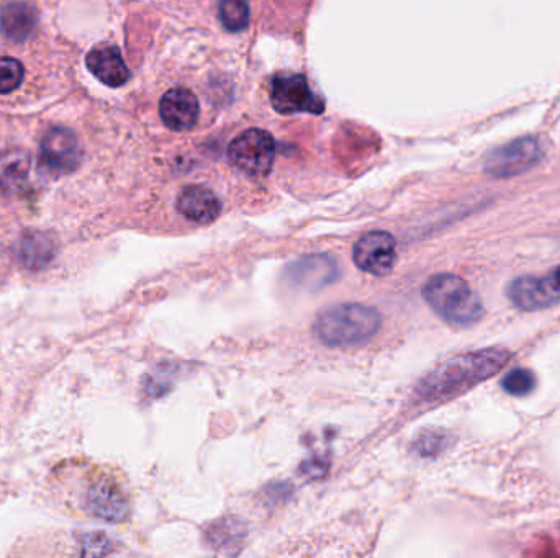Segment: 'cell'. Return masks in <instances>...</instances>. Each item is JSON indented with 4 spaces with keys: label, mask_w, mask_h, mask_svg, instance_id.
Masks as SVG:
<instances>
[{
    "label": "cell",
    "mask_w": 560,
    "mask_h": 558,
    "mask_svg": "<svg viewBox=\"0 0 560 558\" xmlns=\"http://www.w3.org/2000/svg\"><path fill=\"white\" fill-rule=\"evenodd\" d=\"M271 102L277 112L284 115L299 112L320 115L325 110L323 100L313 94L307 79L300 74L276 77L272 84Z\"/></svg>",
    "instance_id": "8"
},
{
    "label": "cell",
    "mask_w": 560,
    "mask_h": 558,
    "mask_svg": "<svg viewBox=\"0 0 560 558\" xmlns=\"http://www.w3.org/2000/svg\"><path fill=\"white\" fill-rule=\"evenodd\" d=\"M220 20L228 32H241L249 25V5L246 0H220Z\"/></svg>",
    "instance_id": "17"
},
{
    "label": "cell",
    "mask_w": 560,
    "mask_h": 558,
    "mask_svg": "<svg viewBox=\"0 0 560 558\" xmlns=\"http://www.w3.org/2000/svg\"><path fill=\"white\" fill-rule=\"evenodd\" d=\"M510 357V352L503 349H484L461 354L426 375L418 383L416 393L423 401L449 400L498 374Z\"/></svg>",
    "instance_id": "1"
},
{
    "label": "cell",
    "mask_w": 560,
    "mask_h": 558,
    "mask_svg": "<svg viewBox=\"0 0 560 558\" xmlns=\"http://www.w3.org/2000/svg\"><path fill=\"white\" fill-rule=\"evenodd\" d=\"M177 210L187 220L208 225L222 213V202L212 190L202 185H189L177 198Z\"/></svg>",
    "instance_id": "13"
},
{
    "label": "cell",
    "mask_w": 560,
    "mask_h": 558,
    "mask_svg": "<svg viewBox=\"0 0 560 558\" xmlns=\"http://www.w3.org/2000/svg\"><path fill=\"white\" fill-rule=\"evenodd\" d=\"M87 68L105 86L120 87L127 84L130 71L117 46L99 45L87 54Z\"/></svg>",
    "instance_id": "14"
},
{
    "label": "cell",
    "mask_w": 560,
    "mask_h": 558,
    "mask_svg": "<svg viewBox=\"0 0 560 558\" xmlns=\"http://www.w3.org/2000/svg\"><path fill=\"white\" fill-rule=\"evenodd\" d=\"M446 439L441 432H426L416 442L421 455H436L444 449Z\"/></svg>",
    "instance_id": "20"
},
{
    "label": "cell",
    "mask_w": 560,
    "mask_h": 558,
    "mask_svg": "<svg viewBox=\"0 0 560 558\" xmlns=\"http://www.w3.org/2000/svg\"><path fill=\"white\" fill-rule=\"evenodd\" d=\"M110 552V542L107 537L102 536V534H92V536L86 537V542H84V550L82 554L84 555H105Z\"/></svg>",
    "instance_id": "21"
},
{
    "label": "cell",
    "mask_w": 560,
    "mask_h": 558,
    "mask_svg": "<svg viewBox=\"0 0 560 558\" xmlns=\"http://www.w3.org/2000/svg\"><path fill=\"white\" fill-rule=\"evenodd\" d=\"M502 387L513 396H526L536 387V377L528 369H513L505 375Z\"/></svg>",
    "instance_id": "18"
},
{
    "label": "cell",
    "mask_w": 560,
    "mask_h": 558,
    "mask_svg": "<svg viewBox=\"0 0 560 558\" xmlns=\"http://www.w3.org/2000/svg\"><path fill=\"white\" fill-rule=\"evenodd\" d=\"M53 243L48 236L40 233L27 234L23 236L19 244V256L23 264L30 267L45 266L46 262L53 259Z\"/></svg>",
    "instance_id": "16"
},
{
    "label": "cell",
    "mask_w": 560,
    "mask_h": 558,
    "mask_svg": "<svg viewBox=\"0 0 560 558\" xmlns=\"http://www.w3.org/2000/svg\"><path fill=\"white\" fill-rule=\"evenodd\" d=\"M423 297L434 313L457 328H470L484 318L479 295L459 275H433L423 287Z\"/></svg>",
    "instance_id": "3"
},
{
    "label": "cell",
    "mask_w": 560,
    "mask_h": 558,
    "mask_svg": "<svg viewBox=\"0 0 560 558\" xmlns=\"http://www.w3.org/2000/svg\"><path fill=\"white\" fill-rule=\"evenodd\" d=\"M25 77L22 63L14 58H0V94H10L19 89Z\"/></svg>",
    "instance_id": "19"
},
{
    "label": "cell",
    "mask_w": 560,
    "mask_h": 558,
    "mask_svg": "<svg viewBox=\"0 0 560 558\" xmlns=\"http://www.w3.org/2000/svg\"><path fill=\"white\" fill-rule=\"evenodd\" d=\"M37 22V10L27 2H10L0 10V32L17 43L32 36Z\"/></svg>",
    "instance_id": "15"
},
{
    "label": "cell",
    "mask_w": 560,
    "mask_h": 558,
    "mask_svg": "<svg viewBox=\"0 0 560 558\" xmlns=\"http://www.w3.org/2000/svg\"><path fill=\"white\" fill-rule=\"evenodd\" d=\"M508 295L513 305L524 311L544 310L560 302V290L552 275L520 277L513 280Z\"/></svg>",
    "instance_id": "10"
},
{
    "label": "cell",
    "mask_w": 560,
    "mask_h": 558,
    "mask_svg": "<svg viewBox=\"0 0 560 558\" xmlns=\"http://www.w3.org/2000/svg\"><path fill=\"white\" fill-rule=\"evenodd\" d=\"M551 275L552 279H554V282H556L557 288H559L560 290V266L557 267V269L554 270Z\"/></svg>",
    "instance_id": "22"
},
{
    "label": "cell",
    "mask_w": 560,
    "mask_h": 558,
    "mask_svg": "<svg viewBox=\"0 0 560 558\" xmlns=\"http://www.w3.org/2000/svg\"><path fill=\"white\" fill-rule=\"evenodd\" d=\"M546 153L547 143L544 138L536 135L521 136L492 149L485 158L484 171L493 179L521 176L538 166Z\"/></svg>",
    "instance_id": "4"
},
{
    "label": "cell",
    "mask_w": 560,
    "mask_h": 558,
    "mask_svg": "<svg viewBox=\"0 0 560 558\" xmlns=\"http://www.w3.org/2000/svg\"><path fill=\"white\" fill-rule=\"evenodd\" d=\"M159 113L169 130L189 131L199 120V100L190 90L177 87L164 94Z\"/></svg>",
    "instance_id": "11"
},
{
    "label": "cell",
    "mask_w": 560,
    "mask_h": 558,
    "mask_svg": "<svg viewBox=\"0 0 560 558\" xmlns=\"http://www.w3.org/2000/svg\"><path fill=\"white\" fill-rule=\"evenodd\" d=\"M40 159L53 174H71L82 161L81 141L69 128L55 126L41 138Z\"/></svg>",
    "instance_id": "6"
},
{
    "label": "cell",
    "mask_w": 560,
    "mask_h": 558,
    "mask_svg": "<svg viewBox=\"0 0 560 558\" xmlns=\"http://www.w3.org/2000/svg\"><path fill=\"white\" fill-rule=\"evenodd\" d=\"M228 156L249 177H266L276 159V141L264 130H246L231 141Z\"/></svg>",
    "instance_id": "5"
},
{
    "label": "cell",
    "mask_w": 560,
    "mask_h": 558,
    "mask_svg": "<svg viewBox=\"0 0 560 558\" xmlns=\"http://www.w3.org/2000/svg\"><path fill=\"white\" fill-rule=\"evenodd\" d=\"M353 257L359 269L382 277L390 274L397 262V241L387 231H371L354 244Z\"/></svg>",
    "instance_id": "7"
},
{
    "label": "cell",
    "mask_w": 560,
    "mask_h": 558,
    "mask_svg": "<svg viewBox=\"0 0 560 558\" xmlns=\"http://www.w3.org/2000/svg\"><path fill=\"white\" fill-rule=\"evenodd\" d=\"M339 277L338 262L325 254L302 257L285 269V279L292 287L302 290H321Z\"/></svg>",
    "instance_id": "9"
},
{
    "label": "cell",
    "mask_w": 560,
    "mask_h": 558,
    "mask_svg": "<svg viewBox=\"0 0 560 558\" xmlns=\"http://www.w3.org/2000/svg\"><path fill=\"white\" fill-rule=\"evenodd\" d=\"M382 328L379 311L362 303H339L323 311L315 321V334L330 347L359 346Z\"/></svg>",
    "instance_id": "2"
},
{
    "label": "cell",
    "mask_w": 560,
    "mask_h": 558,
    "mask_svg": "<svg viewBox=\"0 0 560 558\" xmlns=\"http://www.w3.org/2000/svg\"><path fill=\"white\" fill-rule=\"evenodd\" d=\"M87 508L97 518L109 522L125 521L130 513L123 491L109 480H100L91 486L87 495Z\"/></svg>",
    "instance_id": "12"
}]
</instances>
